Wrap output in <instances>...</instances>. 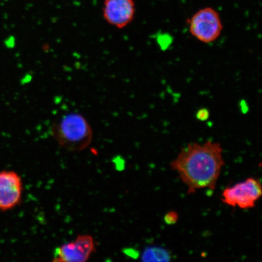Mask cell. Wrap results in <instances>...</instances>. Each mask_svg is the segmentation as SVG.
<instances>
[{
	"mask_svg": "<svg viewBox=\"0 0 262 262\" xmlns=\"http://www.w3.org/2000/svg\"><path fill=\"white\" fill-rule=\"evenodd\" d=\"M96 242L90 234L78 235L74 241L64 244L55 251L52 261L58 262H85L96 251Z\"/></svg>",
	"mask_w": 262,
	"mask_h": 262,
	"instance_id": "obj_5",
	"label": "cell"
},
{
	"mask_svg": "<svg viewBox=\"0 0 262 262\" xmlns=\"http://www.w3.org/2000/svg\"><path fill=\"white\" fill-rule=\"evenodd\" d=\"M224 165L221 143L211 140L189 144L170 164L187 187L188 194L202 189L214 190Z\"/></svg>",
	"mask_w": 262,
	"mask_h": 262,
	"instance_id": "obj_1",
	"label": "cell"
},
{
	"mask_svg": "<svg viewBox=\"0 0 262 262\" xmlns=\"http://www.w3.org/2000/svg\"><path fill=\"white\" fill-rule=\"evenodd\" d=\"M24 185L18 173L13 171H0V211L16 207L21 201Z\"/></svg>",
	"mask_w": 262,
	"mask_h": 262,
	"instance_id": "obj_6",
	"label": "cell"
},
{
	"mask_svg": "<svg viewBox=\"0 0 262 262\" xmlns=\"http://www.w3.org/2000/svg\"><path fill=\"white\" fill-rule=\"evenodd\" d=\"M136 6L133 0H105L103 16L108 24L118 29L126 28L133 21Z\"/></svg>",
	"mask_w": 262,
	"mask_h": 262,
	"instance_id": "obj_7",
	"label": "cell"
},
{
	"mask_svg": "<svg viewBox=\"0 0 262 262\" xmlns=\"http://www.w3.org/2000/svg\"><path fill=\"white\" fill-rule=\"evenodd\" d=\"M169 257L171 256L168 252L162 248L147 249L143 254V258L145 261H168Z\"/></svg>",
	"mask_w": 262,
	"mask_h": 262,
	"instance_id": "obj_8",
	"label": "cell"
},
{
	"mask_svg": "<svg viewBox=\"0 0 262 262\" xmlns=\"http://www.w3.org/2000/svg\"><path fill=\"white\" fill-rule=\"evenodd\" d=\"M209 116L208 111L205 109H202L199 111L198 114H196V118L201 121H205L206 120H207Z\"/></svg>",
	"mask_w": 262,
	"mask_h": 262,
	"instance_id": "obj_10",
	"label": "cell"
},
{
	"mask_svg": "<svg viewBox=\"0 0 262 262\" xmlns=\"http://www.w3.org/2000/svg\"><path fill=\"white\" fill-rule=\"evenodd\" d=\"M51 134L59 145L75 152L87 148L93 138L90 124L86 118L77 113L65 114L55 121Z\"/></svg>",
	"mask_w": 262,
	"mask_h": 262,
	"instance_id": "obj_2",
	"label": "cell"
},
{
	"mask_svg": "<svg viewBox=\"0 0 262 262\" xmlns=\"http://www.w3.org/2000/svg\"><path fill=\"white\" fill-rule=\"evenodd\" d=\"M179 215L178 213L175 211H170L165 216V222L166 224L173 225L178 222Z\"/></svg>",
	"mask_w": 262,
	"mask_h": 262,
	"instance_id": "obj_9",
	"label": "cell"
},
{
	"mask_svg": "<svg viewBox=\"0 0 262 262\" xmlns=\"http://www.w3.org/2000/svg\"><path fill=\"white\" fill-rule=\"evenodd\" d=\"M188 23L190 34L205 44L217 40L224 29L220 15L215 9L209 7L199 10Z\"/></svg>",
	"mask_w": 262,
	"mask_h": 262,
	"instance_id": "obj_3",
	"label": "cell"
},
{
	"mask_svg": "<svg viewBox=\"0 0 262 262\" xmlns=\"http://www.w3.org/2000/svg\"><path fill=\"white\" fill-rule=\"evenodd\" d=\"M261 195L260 180L249 178L226 188L222 192V201L231 207L248 209L255 207Z\"/></svg>",
	"mask_w": 262,
	"mask_h": 262,
	"instance_id": "obj_4",
	"label": "cell"
}]
</instances>
